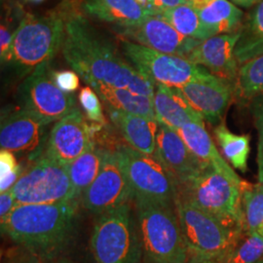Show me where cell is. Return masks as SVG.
I'll return each mask as SVG.
<instances>
[{"mask_svg": "<svg viewBox=\"0 0 263 263\" xmlns=\"http://www.w3.org/2000/svg\"><path fill=\"white\" fill-rule=\"evenodd\" d=\"M74 3L67 0L60 6L66 25L63 54L68 65L88 84L100 82L153 99L156 84L123 60L112 44L98 34Z\"/></svg>", "mask_w": 263, "mask_h": 263, "instance_id": "6da1fadb", "label": "cell"}, {"mask_svg": "<svg viewBox=\"0 0 263 263\" xmlns=\"http://www.w3.org/2000/svg\"><path fill=\"white\" fill-rule=\"evenodd\" d=\"M76 210L77 201L17 205L1 222V231L28 252L44 259L51 258L68 244Z\"/></svg>", "mask_w": 263, "mask_h": 263, "instance_id": "7a4b0ae2", "label": "cell"}, {"mask_svg": "<svg viewBox=\"0 0 263 263\" xmlns=\"http://www.w3.org/2000/svg\"><path fill=\"white\" fill-rule=\"evenodd\" d=\"M66 32L61 8L45 15L27 14L15 30L6 63L20 73L49 63L63 46Z\"/></svg>", "mask_w": 263, "mask_h": 263, "instance_id": "3957f363", "label": "cell"}, {"mask_svg": "<svg viewBox=\"0 0 263 263\" xmlns=\"http://www.w3.org/2000/svg\"><path fill=\"white\" fill-rule=\"evenodd\" d=\"M248 184L241 186L208 166L195 178L178 185L177 194L215 216L227 227L246 234L242 194Z\"/></svg>", "mask_w": 263, "mask_h": 263, "instance_id": "277c9868", "label": "cell"}, {"mask_svg": "<svg viewBox=\"0 0 263 263\" xmlns=\"http://www.w3.org/2000/svg\"><path fill=\"white\" fill-rule=\"evenodd\" d=\"M136 206L143 253L151 263H187L176 207L143 201Z\"/></svg>", "mask_w": 263, "mask_h": 263, "instance_id": "5b68a950", "label": "cell"}, {"mask_svg": "<svg viewBox=\"0 0 263 263\" xmlns=\"http://www.w3.org/2000/svg\"><path fill=\"white\" fill-rule=\"evenodd\" d=\"M91 251L96 263H141L143 249L130 203L100 215L91 237Z\"/></svg>", "mask_w": 263, "mask_h": 263, "instance_id": "8992f818", "label": "cell"}, {"mask_svg": "<svg viewBox=\"0 0 263 263\" xmlns=\"http://www.w3.org/2000/svg\"><path fill=\"white\" fill-rule=\"evenodd\" d=\"M175 207L189 254L222 259L245 235L178 194Z\"/></svg>", "mask_w": 263, "mask_h": 263, "instance_id": "52a82bcc", "label": "cell"}, {"mask_svg": "<svg viewBox=\"0 0 263 263\" xmlns=\"http://www.w3.org/2000/svg\"><path fill=\"white\" fill-rule=\"evenodd\" d=\"M131 185L136 202L175 206L177 187L169 172L156 156L144 154L130 145L115 149Z\"/></svg>", "mask_w": 263, "mask_h": 263, "instance_id": "ba28073f", "label": "cell"}, {"mask_svg": "<svg viewBox=\"0 0 263 263\" xmlns=\"http://www.w3.org/2000/svg\"><path fill=\"white\" fill-rule=\"evenodd\" d=\"M18 205L77 201L66 166L45 153L11 189Z\"/></svg>", "mask_w": 263, "mask_h": 263, "instance_id": "9c48e42d", "label": "cell"}, {"mask_svg": "<svg viewBox=\"0 0 263 263\" xmlns=\"http://www.w3.org/2000/svg\"><path fill=\"white\" fill-rule=\"evenodd\" d=\"M122 48L132 66L155 84L181 88L189 81L210 72L187 58L158 52L126 39L122 41Z\"/></svg>", "mask_w": 263, "mask_h": 263, "instance_id": "30bf717a", "label": "cell"}, {"mask_svg": "<svg viewBox=\"0 0 263 263\" xmlns=\"http://www.w3.org/2000/svg\"><path fill=\"white\" fill-rule=\"evenodd\" d=\"M19 98L23 108L47 124L59 121L76 107L73 96L54 82L48 63L37 66L20 86Z\"/></svg>", "mask_w": 263, "mask_h": 263, "instance_id": "8fae6325", "label": "cell"}, {"mask_svg": "<svg viewBox=\"0 0 263 263\" xmlns=\"http://www.w3.org/2000/svg\"><path fill=\"white\" fill-rule=\"evenodd\" d=\"M82 198L85 208L97 215L130 203L134 199L116 151L104 149L101 170Z\"/></svg>", "mask_w": 263, "mask_h": 263, "instance_id": "7c38bea8", "label": "cell"}, {"mask_svg": "<svg viewBox=\"0 0 263 263\" xmlns=\"http://www.w3.org/2000/svg\"><path fill=\"white\" fill-rule=\"evenodd\" d=\"M91 128L80 109L74 107L54 125L45 153L64 166L69 165L94 143Z\"/></svg>", "mask_w": 263, "mask_h": 263, "instance_id": "4fadbf2b", "label": "cell"}, {"mask_svg": "<svg viewBox=\"0 0 263 263\" xmlns=\"http://www.w3.org/2000/svg\"><path fill=\"white\" fill-rule=\"evenodd\" d=\"M189 104L204 120L219 122L235 94L236 83L208 72L179 88Z\"/></svg>", "mask_w": 263, "mask_h": 263, "instance_id": "5bb4252c", "label": "cell"}, {"mask_svg": "<svg viewBox=\"0 0 263 263\" xmlns=\"http://www.w3.org/2000/svg\"><path fill=\"white\" fill-rule=\"evenodd\" d=\"M120 29V34L126 40L158 52L184 58L201 43V40L180 34L169 23L153 15L138 25Z\"/></svg>", "mask_w": 263, "mask_h": 263, "instance_id": "9a60e30c", "label": "cell"}, {"mask_svg": "<svg viewBox=\"0 0 263 263\" xmlns=\"http://www.w3.org/2000/svg\"><path fill=\"white\" fill-rule=\"evenodd\" d=\"M154 155L169 172L176 187L208 167L189 149L178 131L163 123L158 122Z\"/></svg>", "mask_w": 263, "mask_h": 263, "instance_id": "2e32d148", "label": "cell"}, {"mask_svg": "<svg viewBox=\"0 0 263 263\" xmlns=\"http://www.w3.org/2000/svg\"><path fill=\"white\" fill-rule=\"evenodd\" d=\"M239 38L240 30L214 35L201 41L186 58L198 66L207 68L212 74L236 83L239 64L236 60L235 47Z\"/></svg>", "mask_w": 263, "mask_h": 263, "instance_id": "e0dca14e", "label": "cell"}, {"mask_svg": "<svg viewBox=\"0 0 263 263\" xmlns=\"http://www.w3.org/2000/svg\"><path fill=\"white\" fill-rule=\"evenodd\" d=\"M48 125L25 108L11 113L1 121V149L13 153L36 151L43 141Z\"/></svg>", "mask_w": 263, "mask_h": 263, "instance_id": "ac0fdd59", "label": "cell"}, {"mask_svg": "<svg viewBox=\"0 0 263 263\" xmlns=\"http://www.w3.org/2000/svg\"><path fill=\"white\" fill-rule=\"evenodd\" d=\"M153 104L156 120L176 131L188 123L205 125L203 117L193 109L179 88L156 84Z\"/></svg>", "mask_w": 263, "mask_h": 263, "instance_id": "d6986e66", "label": "cell"}, {"mask_svg": "<svg viewBox=\"0 0 263 263\" xmlns=\"http://www.w3.org/2000/svg\"><path fill=\"white\" fill-rule=\"evenodd\" d=\"M106 110L111 122L131 147L144 154H154L158 132L157 120L126 112L107 105Z\"/></svg>", "mask_w": 263, "mask_h": 263, "instance_id": "ffe728a7", "label": "cell"}, {"mask_svg": "<svg viewBox=\"0 0 263 263\" xmlns=\"http://www.w3.org/2000/svg\"><path fill=\"white\" fill-rule=\"evenodd\" d=\"M179 136L192 151L206 166L216 170L217 173L224 176L237 184L245 186L248 181L241 179L235 171L227 163L226 158L217 151L216 144L205 129V125L197 123H188L178 130Z\"/></svg>", "mask_w": 263, "mask_h": 263, "instance_id": "44dd1931", "label": "cell"}, {"mask_svg": "<svg viewBox=\"0 0 263 263\" xmlns=\"http://www.w3.org/2000/svg\"><path fill=\"white\" fill-rule=\"evenodd\" d=\"M80 7L89 17L120 28L138 25L152 15L138 0H82Z\"/></svg>", "mask_w": 263, "mask_h": 263, "instance_id": "7402d4cb", "label": "cell"}, {"mask_svg": "<svg viewBox=\"0 0 263 263\" xmlns=\"http://www.w3.org/2000/svg\"><path fill=\"white\" fill-rule=\"evenodd\" d=\"M189 4L212 35L239 31L244 13L229 0H188Z\"/></svg>", "mask_w": 263, "mask_h": 263, "instance_id": "603a6c76", "label": "cell"}, {"mask_svg": "<svg viewBox=\"0 0 263 263\" xmlns=\"http://www.w3.org/2000/svg\"><path fill=\"white\" fill-rule=\"evenodd\" d=\"M89 85L107 106L156 120L152 98L100 82H91Z\"/></svg>", "mask_w": 263, "mask_h": 263, "instance_id": "cb8c5ba5", "label": "cell"}, {"mask_svg": "<svg viewBox=\"0 0 263 263\" xmlns=\"http://www.w3.org/2000/svg\"><path fill=\"white\" fill-rule=\"evenodd\" d=\"M263 54V0L250 12L240 29L235 57L239 66Z\"/></svg>", "mask_w": 263, "mask_h": 263, "instance_id": "d4e9b609", "label": "cell"}, {"mask_svg": "<svg viewBox=\"0 0 263 263\" xmlns=\"http://www.w3.org/2000/svg\"><path fill=\"white\" fill-rule=\"evenodd\" d=\"M104 149L93 143L82 155L66 166L77 200L97 178L104 157Z\"/></svg>", "mask_w": 263, "mask_h": 263, "instance_id": "484cf974", "label": "cell"}, {"mask_svg": "<svg viewBox=\"0 0 263 263\" xmlns=\"http://www.w3.org/2000/svg\"><path fill=\"white\" fill-rule=\"evenodd\" d=\"M153 16L166 21L180 34L186 37L203 41L213 36L212 33L204 27L196 11L187 3L164 10Z\"/></svg>", "mask_w": 263, "mask_h": 263, "instance_id": "4316f807", "label": "cell"}, {"mask_svg": "<svg viewBox=\"0 0 263 263\" xmlns=\"http://www.w3.org/2000/svg\"><path fill=\"white\" fill-rule=\"evenodd\" d=\"M214 133L224 158L233 168L246 172L251 151L249 136L236 135L227 129L224 123L217 125Z\"/></svg>", "mask_w": 263, "mask_h": 263, "instance_id": "83f0119b", "label": "cell"}, {"mask_svg": "<svg viewBox=\"0 0 263 263\" xmlns=\"http://www.w3.org/2000/svg\"><path fill=\"white\" fill-rule=\"evenodd\" d=\"M263 95V54L244 63L239 67L235 96L252 101Z\"/></svg>", "mask_w": 263, "mask_h": 263, "instance_id": "f1b7e54d", "label": "cell"}, {"mask_svg": "<svg viewBox=\"0 0 263 263\" xmlns=\"http://www.w3.org/2000/svg\"><path fill=\"white\" fill-rule=\"evenodd\" d=\"M242 207L247 232L263 236V183H249L244 188Z\"/></svg>", "mask_w": 263, "mask_h": 263, "instance_id": "f546056e", "label": "cell"}, {"mask_svg": "<svg viewBox=\"0 0 263 263\" xmlns=\"http://www.w3.org/2000/svg\"><path fill=\"white\" fill-rule=\"evenodd\" d=\"M263 258V236L246 233L222 263H255Z\"/></svg>", "mask_w": 263, "mask_h": 263, "instance_id": "4dcf8cb0", "label": "cell"}, {"mask_svg": "<svg viewBox=\"0 0 263 263\" xmlns=\"http://www.w3.org/2000/svg\"><path fill=\"white\" fill-rule=\"evenodd\" d=\"M22 167L13 152L0 151V192L11 190L22 176Z\"/></svg>", "mask_w": 263, "mask_h": 263, "instance_id": "1f68e13d", "label": "cell"}, {"mask_svg": "<svg viewBox=\"0 0 263 263\" xmlns=\"http://www.w3.org/2000/svg\"><path fill=\"white\" fill-rule=\"evenodd\" d=\"M79 102L89 121L99 126H106L101 98L92 87H84L80 91Z\"/></svg>", "mask_w": 263, "mask_h": 263, "instance_id": "d6a6232c", "label": "cell"}, {"mask_svg": "<svg viewBox=\"0 0 263 263\" xmlns=\"http://www.w3.org/2000/svg\"><path fill=\"white\" fill-rule=\"evenodd\" d=\"M52 76L57 86L66 93L74 92L79 87V78L76 71H52Z\"/></svg>", "mask_w": 263, "mask_h": 263, "instance_id": "836d02e7", "label": "cell"}, {"mask_svg": "<svg viewBox=\"0 0 263 263\" xmlns=\"http://www.w3.org/2000/svg\"><path fill=\"white\" fill-rule=\"evenodd\" d=\"M18 203L11 190L1 192L0 194V222L4 221L12 211L17 207Z\"/></svg>", "mask_w": 263, "mask_h": 263, "instance_id": "e575fe53", "label": "cell"}, {"mask_svg": "<svg viewBox=\"0 0 263 263\" xmlns=\"http://www.w3.org/2000/svg\"><path fill=\"white\" fill-rule=\"evenodd\" d=\"M14 33H15V31L12 32L10 28L7 27V25H5V24L1 25V28H0V54H1V62L2 63H6Z\"/></svg>", "mask_w": 263, "mask_h": 263, "instance_id": "d590c367", "label": "cell"}, {"mask_svg": "<svg viewBox=\"0 0 263 263\" xmlns=\"http://www.w3.org/2000/svg\"><path fill=\"white\" fill-rule=\"evenodd\" d=\"M188 0H148V9L152 15H156L164 10L177 7L181 4L187 3Z\"/></svg>", "mask_w": 263, "mask_h": 263, "instance_id": "8d00e7d4", "label": "cell"}, {"mask_svg": "<svg viewBox=\"0 0 263 263\" xmlns=\"http://www.w3.org/2000/svg\"><path fill=\"white\" fill-rule=\"evenodd\" d=\"M251 109L257 131L259 134L263 133V95L251 101Z\"/></svg>", "mask_w": 263, "mask_h": 263, "instance_id": "74e56055", "label": "cell"}, {"mask_svg": "<svg viewBox=\"0 0 263 263\" xmlns=\"http://www.w3.org/2000/svg\"><path fill=\"white\" fill-rule=\"evenodd\" d=\"M6 263H40V257L37 254L29 252L28 254H19L11 257Z\"/></svg>", "mask_w": 263, "mask_h": 263, "instance_id": "f35d334b", "label": "cell"}, {"mask_svg": "<svg viewBox=\"0 0 263 263\" xmlns=\"http://www.w3.org/2000/svg\"><path fill=\"white\" fill-rule=\"evenodd\" d=\"M257 165H258V182L263 183V133L259 134L257 147Z\"/></svg>", "mask_w": 263, "mask_h": 263, "instance_id": "ab89813d", "label": "cell"}, {"mask_svg": "<svg viewBox=\"0 0 263 263\" xmlns=\"http://www.w3.org/2000/svg\"><path fill=\"white\" fill-rule=\"evenodd\" d=\"M187 263H222L221 258L216 257H208L195 254H189Z\"/></svg>", "mask_w": 263, "mask_h": 263, "instance_id": "60d3db41", "label": "cell"}, {"mask_svg": "<svg viewBox=\"0 0 263 263\" xmlns=\"http://www.w3.org/2000/svg\"><path fill=\"white\" fill-rule=\"evenodd\" d=\"M229 1H231L237 6H240L243 8H252L255 5H257L262 0H229Z\"/></svg>", "mask_w": 263, "mask_h": 263, "instance_id": "b9f144b4", "label": "cell"}, {"mask_svg": "<svg viewBox=\"0 0 263 263\" xmlns=\"http://www.w3.org/2000/svg\"><path fill=\"white\" fill-rule=\"evenodd\" d=\"M44 263H73L70 259L66 258V257H63V256H54V257H51V258H47L45 259V262Z\"/></svg>", "mask_w": 263, "mask_h": 263, "instance_id": "7bdbcfd3", "label": "cell"}, {"mask_svg": "<svg viewBox=\"0 0 263 263\" xmlns=\"http://www.w3.org/2000/svg\"><path fill=\"white\" fill-rule=\"evenodd\" d=\"M255 263H263V258H262V259H260V260H258V261H257V262H255Z\"/></svg>", "mask_w": 263, "mask_h": 263, "instance_id": "ee69618b", "label": "cell"}, {"mask_svg": "<svg viewBox=\"0 0 263 263\" xmlns=\"http://www.w3.org/2000/svg\"><path fill=\"white\" fill-rule=\"evenodd\" d=\"M30 1H32V0H30Z\"/></svg>", "mask_w": 263, "mask_h": 263, "instance_id": "f6af8a7d", "label": "cell"}]
</instances>
